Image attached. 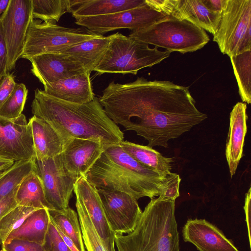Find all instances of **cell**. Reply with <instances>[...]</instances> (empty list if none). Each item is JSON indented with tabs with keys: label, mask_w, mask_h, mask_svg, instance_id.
Returning <instances> with one entry per match:
<instances>
[{
	"label": "cell",
	"mask_w": 251,
	"mask_h": 251,
	"mask_svg": "<svg viewBox=\"0 0 251 251\" xmlns=\"http://www.w3.org/2000/svg\"><path fill=\"white\" fill-rule=\"evenodd\" d=\"M107 105L114 123L135 131L151 148H168L170 140L207 118L197 109L188 87L143 77L125 84L114 83Z\"/></svg>",
	"instance_id": "6da1fadb"
},
{
	"label": "cell",
	"mask_w": 251,
	"mask_h": 251,
	"mask_svg": "<svg viewBox=\"0 0 251 251\" xmlns=\"http://www.w3.org/2000/svg\"><path fill=\"white\" fill-rule=\"evenodd\" d=\"M31 106L33 116L50 125L64 144L72 139H88L100 142L105 150L124 141V133L109 118L96 97L90 102L76 104L37 89Z\"/></svg>",
	"instance_id": "7a4b0ae2"
},
{
	"label": "cell",
	"mask_w": 251,
	"mask_h": 251,
	"mask_svg": "<svg viewBox=\"0 0 251 251\" xmlns=\"http://www.w3.org/2000/svg\"><path fill=\"white\" fill-rule=\"evenodd\" d=\"M85 176L97 189L121 191L138 200L159 196L167 176L144 167L116 145L104 150Z\"/></svg>",
	"instance_id": "3957f363"
},
{
	"label": "cell",
	"mask_w": 251,
	"mask_h": 251,
	"mask_svg": "<svg viewBox=\"0 0 251 251\" xmlns=\"http://www.w3.org/2000/svg\"><path fill=\"white\" fill-rule=\"evenodd\" d=\"M175 201L151 199L134 230L115 234L118 251H180Z\"/></svg>",
	"instance_id": "277c9868"
},
{
	"label": "cell",
	"mask_w": 251,
	"mask_h": 251,
	"mask_svg": "<svg viewBox=\"0 0 251 251\" xmlns=\"http://www.w3.org/2000/svg\"><path fill=\"white\" fill-rule=\"evenodd\" d=\"M129 37L157 48L184 54L201 49L209 41L203 29L171 15L144 28L131 31Z\"/></svg>",
	"instance_id": "5b68a950"
},
{
	"label": "cell",
	"mask_w": 251,
	"mask_h": 251,
	"mask_svg": "<svg viewBox=\"0 0 251 251\" xmlns=\"http://www.w3.org/2000/svg\"><path fill=\"white\" fill-rule=\"evenodd\" d=\"M171 52L161 51L154 47L117 32L112 39L103 58L94 71L104 73L136 75L142 69L151 67L170 56Z\"/></svg>",
	"instance_id": "8992f818"
},
{
	"label": "cell",
	"mask_w": 251,
	"mask_h": 251,
	"mask_svg": "<svg viewBox=\"0 0 251 251\" xmlns=\"http://www.w3.org/2000/svg\"><path fill=\"white\" fill-rule=\"evenodd\" d=\"M213 40L229 57L251 50V0H226Z\"/></svg>",
	"instance_id": "52a82bcc"
},
{
	"label": "cell",
	"mask_w": 251,
	"mask_h": 251,
	"mask_svg": "<svg viewBox=\"0 0 251 251\" xmlns=\"http://www.w3.org/2000/svg\"><path fill=\"white\" fill-rule=\"evenodd\" d=\"M100 35L85 33L80 28L58 25L53 22H43L32 19L25 40L21 58L28 60L36 55L60 52Z\"/></svg>",
	"instance_id": "ba28073f"
},
{
	"label": "cell",
	"mask_w": 251,
	"mask_h": 251,
	"mask_svg": "<svg viewBox=\"0 0 251 251\" xmlns=\"http://www.w3.org/2000/svg\"><path fill=\"white\" fill-rule=\"evenodd\" d=\"M146 3L141 6L117 13L75 19V23L87 29L91 33L102 35L115 30L127 28L131 31L146 27L166 17Z\"/></svg>",
	"instance_id": "9c48e42d"
},
{
	"label": "cell",
	"mask_w": 251,
	"mask_h": 251,
	"mask_svg": "<svg viewBox=\"0 0 251 251\" xmlns=\"http://www.w3.org/2000/svg\"><path fill=\"white\" fill-rule=\"evenodd\" d=\"M34 171L41 180L46 199L52 209L68 207L75 185L79 177L67 172L60 154L43 160L34 158Z\"/></svg>",
	"instance_id": "30bf717a"
},
{
	"label": "cell",
	"mask_w": 251,
	"mask_h": 251,
	"mask_svg": "<svg viewBox=\"0 0 251 251\" xmlns=\"http://www.w3.org/2000/svg\"><path fill=\"white\" fill-rule=\"evenodd\" d=\"M7 50L6 71L14 69L22 55L32 18L31 0H10L0 17Z\"/></svg>",
	"instance_id": "8fae6325"
},
{
	"label": "cell",
	"mask_w": 251,
	"mask_h": 251,
	"mask_svg": "<svg viewBox=\"0 0 251 251\" xmlns=\"http://www.w3.org/2000/svg\"><path fill=\"white\" fill-rule=\"evenodd\" d=\"M108 224L115 234L132 231L142 211L137 200L121 191L97 189Z\"/></svg>",
	"instance_id": "7c38bea8"
},
{
	"label": "cell",
	"mask_w": 251,
	"mask_h": 251,
	"mask_svg": "<svg viewBox=\"0 0 251 251\" xmlns=\"http://www.w3.org/2000/svg\"><path fill=\"white\" fill-rule=\"evenodd\" d=\"M0 156L15 162L35 158L31 125L23 114L14 119L0 116Z\"/></svg>",
	"instance_id": "4fadbf2b"
},
{
	"label": "cell",
	"mask_w": 251,
	"mask_h": 251,
	"mask_svg": "<svg viewBox=\"0 0 251 251\" xmlns=\"http://www.w3.org/2000/svg\"><path fill=\"white\" fill-rule=\"evenodd\" d=\"M28 60L31 63V73L44 86L88 72L80 63L61 52L42 54Z\"/></svg>",
	"instance_id": "5bb4252c"
},
{
	"label": "cell",
	"mask_w": 251,
	"mask_h": 251,
	"mask_svg": "<svg viewBox=\"0 0 251 251\" xmlns=\"http://www.w3.org/2000/svg\"><path fill=\"white\" fill-rule=\"evenodd\" d=\"M73 191L85 207L105 247L108 251H116L115 234L106 218L97 189L83 176L77 180Z\"/></svg>",
	"instance_id": "9a60e30c"
},
{
	"label": "cell",
	"mask_w": 251,
	"mask_h": 251,
	"mask_svg": "<svg viewBox=\"0 0 251 251\" xmlns=\"http://www.w3.org/2000/svg\"><path fill=\"white\" fill-rule=\"evenodd\" d=\"M182 233L183 240L199 251H239L222 230L205 219L188 220Z\"/></svg>",
	"instance_id": "2e32d148"
},
{
	"label": "cell",
	"mask_w": 251,
	"mask_h": 251,
	"mask_svg": "<svg viewBox=\"0 0 251 251\" xmlns=\"http://www.w3.org/2000/svg\"><path fill=\"white\" fill-rule=\"evenodd\" d=\"M104 150L98 141L74 138L65 143L60 156L67 172L79 177L86 174Z\"/></svg>",
	"instance_id": "e0dca14e"
},
{
	"label": "cell",
	"mask_w": 251,
	"mask_h": 251,
	"mask_svg": "<svg viewBox=\"0 0 251 251\" xmlns=\"http://www.w3.org/2000/svg\"><path fill=\"white\" fill-rule=\"evenodd\" d=\"M246 110V103L238 102L230 113L229 127L225 153L231 177L235 174L243 155L248 118Z\"/></svg>",
	"instance_id": "ac0fdd59"
},
{
	"label": "cell",
	"mask_w": 251,
	"mask_h": 251,
	"mask_svg": "<svg viewBox=\"0 0 251 251\" xmlns=\"http://www.w3.org/2000/svg\"><path fill=\"white\" fill-rule=\"evenodd\" d=\"M90 73L76 75L44 86L47 94L66 102L83 104L95 98Z\"/></svg>",
	"instance_id": "d6986e66"
},
{
	"label": "cell",
	"mask_w": 251,
	"mask_h": 251,
	"mask_svg": "<svg viewBox=\"0 0 251 251\" xmlns=\"http://www.w3.org/2000/svg\"><path fill=\"white\" fill-rule=\"evenodd\" d=\"M170 15L187 21L213 35L218 27L222 14L209 10L201 0H174Z\"/></svg>",
	"instance_id": "ffe728a7"
},
{
	"label": "cell",
	"mask_w": 251,
	"mask_h": 251,
	"mask_svg": "<svg viewBox=\"0 0 251 251\" xmlns=\"http://www.w3.org/2000/svg\"><path fill=\"white\" fill-rule=\"evenodd\" d=\"M29 122L31 127L35 158L43 160L60 154L64 143L53 127L35 116L31 117Z\"/></svg>",
	"instance_id": "44dd1931"
},
{
	"label": "cell",
	"mask_w": 251,
	"mask_h": 251,
	"mask_svg": "<svg viewBox=\"0 0 251 251\" xmlns=\"http://www.w3.org/2000/svg\"><path fill=\"white\" fill-rule=\"evenodd\" d=\"M112 39V35H100L72 46L60 52L73 57L91 73L98 66Z\"/></svg>",
	"instance_id": "7402d4cb"
},
{
	"label": "cell",
	"mask_w": 251,
	"mask_h": 251,
	"mask_svg": "<svg viewBox=\"0 0 251 251\" xmlns=\"http://www.w3.org/2000/svg\"><path fill=\"white\" fill-rule=\"evenodd\" d=\"M119 146L126 153L144 167L151 169L163 177L171 172L173 158H167L148 146L123 141Z\"/></svg>",
	"instance_id": "603a6c76"
},
{
	"label": "cell",
	"mask_w": 251,
	"mask_h": 251,
	"mask_svg": "<svg viewBox=\"0 0 251 251\" xmlns=\"http://www.w3.org/2000/svg\"><path fill=\"white\" fill-rule=\"evenodd\" d=\"M50 222L48 209H36L25 218L17 229L8 235L4 242L17 238L35 242L43 246Z\"/></svg>",
	"instance_id": "cb8c5ba5"
},
{
	"label": "cell",
	"mask_w": 251,
	"mask_h": 251,
	"mask_svg": "<svg viewBox=\"0 0 251 251\" xmlns=\"http://www.w3.org/2000/svg\"><path fill=\"white\" fill-rule=\"evenodd\" d=\"M145 0H80L72 11L75 19L111 14L144 5Z\"/></svg>",
	"instance_id": "d4e9b609"
},
{
	"label": "cell",
	"mask_w": 251,
	"mask_h": 251,
	"mask_svg": "<svg viewBox=\"0 0 251 251\" xmlns=\"http://www.w3.org/2000/svg\"><path fill=\"white\" fill-rule=\"evenodd\" d=\"M16 200L18 205L52 209L46 199L41 180L34 170L19 184Z\"/></svg>",
	"instance_id": "484cf974"
},
{
	"label": "cell",
	"mask_w": 251,
	"mask_h": 251,
	"mask_svg": "<svg viewBox=\"0 0 251 251\" xmlns=\"http://www.w3.org/2000/svg\"><path fill=\"white\" fill-rule=\"evenodd\" d=\"M50 220L75 244L79 251H85L77 213L68 207L48 209Z\"/></svg>",
	"instance_id": "4316f807"
},
{
	"label": "cell",
	"mask_w": 251,
	"mask_h": 251,
	"mask_svg": "<svg viewBox=\"0 0 251 251\" xmlns=\"http://www.w3.org/2000/svg\"><path fill=\"white\" fill-rule=\"evenodd\" d=\"M32 18L45 22H58L66 12H72L76 0H31Z\"/></svg>",
	"instance_id": "83f0119b"
},
{
	"label": "cell",
	"mask_w": 251,
	"mask_h": 251,
	"mask_svg": "<svg viewBox=\"0 0 251 251\" xmlns=\"http://www.w3.org/2000/svg\"><path fill=\"white\" fill-rule=\"evenodd\" d=\"M243 102H251V50L229 57Z\"/></svg>",
	"instance_id": "f1b7e54d"
},
{
	"label": "cell",
	"mask_w": 251,
	"mask_h": 251,
	"mask_svg": "<svg viewBox=\"0 0 251 251\" xmlns=\"http://www.w3.org/2000/svg\"><path fill=\"white\" fill-rule=\"evenodd\" d=\"M34 167V158L15 162L0 177V200L18 186Z\"/></svg>",
	"instance_id": "f546056e"
},
{
	"label": "cell",
	"mask_w": 251,
	"mask_h": 251,
	"mask_svg": "<svg viewBox=\"0 0 251 251\" xmlns=\"http://www.w3.org/2000/svg\"><path fill=\"white\" fill-rule=\"evenodd\" d=\"M75 207L84 245L87 251H108L98 235L85 207L77 199Z\"/></svg>",
	"instance_id": "4dcf8cb0"
},
{
	"label": "cell",
	"mask_w": 251,
	"mask_h": 251,
	"mask_svg": "<svg viewBox=\"0 0 251 251\" xmlns=\"http://www.w3.org/2000/svg\"><path fill=\"white\" fill-rule=\"evenodd\" d=\"M28 90L23 83H17L5 101L0 108V116L14 119L22 114L27 99Z\"/></svg>",
	"instance_id": "1f68e13d"
},
{
	"label": "cell",
	"mask_w": 251,
	"mask_h": 251,
	"mask_svg": "<svg viewBox=\"0 0 251 251\" xmlns=\"http://www.w3.org/2000/svg\"><path fill=\"white\" fill-rule=\"evenodd\" d=\"M37 209L18 205L0 221V243L2 244L8 235L17 229L25 218Z\"/></svg>",
	"instance_id": "d6a6232c"
},
{
	"label": "cell",
	"mask_w": 251,
	"mask_h": 251,
	"mask_svg": "<svg viewBox=\"0 0 251 251\" xmlns=\"http://www.w3.org/2000/svg\"><path fill=\"white\" fill-rule=\"evenodd\" d=\"M43 247L45 251H71L50 220Z\"/></svg>",
	"instance_id": "836d02e7"
},
{
	"label": "cell",
	"mask_w": 251,
	"mask_h": 251,
	"mask_svg": "<svg viewBox=\"0 0 251 251\" xmlns=\"http://www.w3.org/2000/svg\"><path fill=\"white\" fill-rule=\"evenodd\" d=\"M180 181L181 178L178 174L171 173L167 176L164 187L158 198L161 200L175 201L179 196Z\"/></svg>",
	"instance_id": "e575fe53"
},
{
	"label": "cell",
	"mask_w": 251,
	"mask_h": 251,
	"mask_svg": "<svg viewBox=\"0 0 251 251\" xmlns=\"http://www.w3.org/2000/svg\"><path fill=\"white\" fill-rule=\"evenodd\" d=\"M1 251H45L43 246L20 239H13L2 244Z\"/></svg>",
	"instance_id": "d590c367"
},
{
	"label": "cell",
	"mask_w": 251,
	"mask_h": 251,
	"mask_svg": "<svg viewBox=\"0 0 251 251\" xmlns=\"http://www.w3.org/2000/svg\"><path fill=\"white\" fill-rule=\"evenodd\" d=\"M16 83L15 76L7 73L0 79V108L13 91Z\"/></svg>",
	"instance_id": "8d00e7d4"
},
{
	"label": "cell",
	"mask_w": 251,
	"mask_h": 251,
	"mask_svg": "<svg viewBox=\"0 0 251 251\" xmlns=\"http://www.w3.org/2000/svg\"><path fill=\"white\" fill-rule=\"evenodd\" d=\"M18 187L19 186L0 200V221L18 205L16 200Z\"/></svg>",
	"instance_id": "74e56055"
},
{
	"label": "cell",
	"mask_w": 251,
	"mask_h": 251,
	"mask_svg": "<svg viewBox=\"0 0 251 251\" xmlns=\"http://www.w3.org/2000/svg\"><path fill=\"white\" fill-rule=\"evenodd\" d=\"M7 50L3 37L1 20L0 18V79L7 72Z\"/></svg>",
	"instance_id": "f35d334b"
},
{
	"label": "cell",
	"mask_w": 251,
	"mask_h": 251,
	"mask_svg": "<svg viewBox=\"0 0 251 251\" xmlns=\"http://www.w3.org/2000/svg\"><path fill=\"white\" fill-rule=\"evenodd\" d=\"M244 209L245 211L246 216V221L247 226V228L248 230V236L249 240L250 243V246L251 247V188L250 187L247 193L245 195V204L244 206Z\"/></svg>",
	"instance_id": "ab89813d"
},
{
	"label": "cell",
	"mask_w": 251,
	"mask_h": 251,
	"mask_svg": "<svg viewBox=\"0 0 251 251\" xmlns=\"http://www.w3.org/2000/svg\"><path fill=\"white\" fill-rule=\"evenodd\" d=\"M204 5L214 13L222 14L226 0H201Z\"/></svg>",
	"instance_id": "60d3db41"
},
{
	"label": "cell",
	"mask_w": 251,
	"mask_h": 251,
	"mask_svg": "<svg viewBox=\"0 0 251 251\" xmlns=\"http://www.w3.org/2000/svg\"><path fill=\"white\" fill-rule=\"evenodd\" d=\"M55 227L70 251H79L73 242L68 237L64 234L56 226Z\"/></svg>",
	"instance_id": "b9f144b4"
},
{
	"label": "cell",
	"mask_w": 251,
	"mask_h": 251,
	"mask_svg": "<svg viewBox=\"0 0 251 251\" xmlns=\"http://www.w3.org/2000/svg\"><path fill=\"white\" fill-rule=\"evenodd\" d=\"M15 161L9 158L0 156V171L6 170L11 167Z\"/></svg>",
	"instance_id": "7bdbcfd3"
},
{
	"label": "cell",
	"mask_w": 251,
	"mask_h": 251,
	"mask_svg": "<svg viewBox=\"0 0 251 251\" xmlns=\"http://www.w3.org/2000/svg\"><path fill=\"white\" fill-rule=\"evenodd\" d=\"M10 0H0V18L6 10Z\"/></svg>",
	"instance_id": "ee69618b"
},
{
	"label": "cell",
	"mask_w": 251,
	"mask_h": 251,
	"mask_svg": "<svg viewBox=\"0 0 251 251\" xmlns=\"http://www.w3.org/2000/svg\"><path fill=\"white\" fill-rule=\"evenodd\" d=\"M0 171V177L5 172V171L8 169Z\"/></svg>",
	"instance_id": "f6af8a7d"
},
{
	"label": "cell",
	"mask_w": 251,
	"mask_h": 251,
	"mask_svg": "<svg viewBox=\"0 0 251 251\" xmlns=\"http://www.w3.org/2000/svg\"></svg>",
	"instance_id": "bcb514c9"
}]
</instances>
